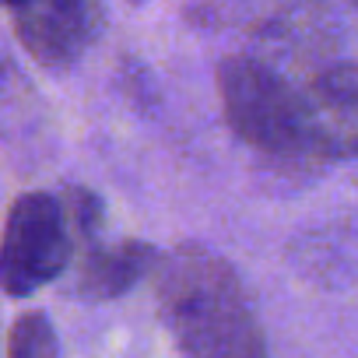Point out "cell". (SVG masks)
Returning a JSON list of instances; mask_svg holds the SVG:
<instances>
[{
  "label": "cell",
  "mask_w": 358,
  "mask_h": 358,
  "mask_svg": "<svg viewBox=\"0 0 358 358\" xmlns=\"http://www.w3.org/2000/svg\"><path fill=\"white\" fill-rule=\"evenodd\" d=\"M155 274L162 320L187 358H271L246 288L225 257L183 246L165 253Z\"/></svg>",
  "instance_id": "obj_1"
},
{
  "label": "cell",
  "mask_w": 358,
  "mask_h": 358,
  "mask_svg": "<svg viewBox=\"0 0 358 358\" xmlns=\"http://www.w3.org/2000/svg\"><path fill=\"white\" fill-rule=\"evenodd\" d=\"M218 99L225 123L239 141L267 155H302V88L260 60V57H225L218 64Z\"/></svg>",
  "instance_id": "obj_2"
},
{
  "label": "cell",
  "mask_w": 358,
  "mask_h": 358,
  "mask_svg": "<svg viewBox=\"0 0 358 358\" xmlns=\"http://www.w3.org/2000/svg\"><path fill=\"white\" fill-rule=\"evenodd\" d=\"M74 239L60 197L43 190L22 194L0 232V292L25 299L57 281L71 267Z\"/></svg>",
  "instance_id": "obj_3"
},
{
  "label": "cell",
  "mask_w": 358,
  "mask_h": 358,
  "mask_svg": "<svg viewBox=\"0 0 358 358\" xmlns=\"http://www.w3.org/2000/svg\"><path fill=\"white\" fill-rule=\"evenodd\" d=\"M306 151L358 158V64H330L302 88Z\"/></svg>",
  "instance_id": "obj_4"
},
{
  "label": "cell",
  "mask_w": 358,
  "mask_h": 358,
  "mask_svg": "<svg viewBox=\"0 0 358 358\" xmlns=\"http://www.w3.org/2000/svg\"><path fill=\"white\" fill-rule=\"evenodd\" d=\"M15 36L46 71H67L78 64L95 36L99 0H29L11 11Z\"/></svg>",
  "instance_id": "obj_5"
},
{
  "label": "cell",
  "mask_w": 358,
  "mask_h": 358,
  "mask_svg": "<svg viewBox=\"0 0 358 358\" xmlns=\"http://www.w3.org/2000/svg\"><path fill=\"white\" fill-rule=\"evenodd\" d=\"M162 264L158 250L141 239H120V243H88L85 260L78 267V292L85 299L106 302L127 295L137 281L155 274Z\"/></svg>",
  "instance_id": "obj_6"
},
{
  "label": "cell",
  "mask_w": 358,
  "mask_h": 358,
  "mask_svg": "<svg viewBox=\"0 0 358 358\" xmlns=\"http://www.w3.org/2000/svg\"><path fill=\"white\" fill-rule=\"evenodd\" d=\"M8 358H60V337L46 313H22L8 334Z\"/></svg>",
  "instance_id": "obj_7"
},
{
  "label": "cell",
  "mask_w": 358,
  "mask_h": 358,
  "mask_svg": "<svg viewBox=\"0 0 358 358\" xmlns=\"http://www.w3.org/2000/svg\"><path fill=\"white\" fill-rule=\"evenodd\" d=\"M25 4H29V0H0V8H8V11H18Z\"/></svg>",
  "instance_id": "obj_8"
},
{
  "label": "cell",
  "mask_w": 358,
  "mask_h": 358,
  "mask_svg": "<svg viewBox=\"0 0 358 358\" xmlns=\"http://www.w3.org/2000/svg\"><path fill=\"white\" fill-rule=\"evenodd\" d=\"M127 4H134V8H141V4H148V0H127Z\"/></svg>",
  "instance_id": "obj_9"
},
{
  "label": "cell",
  "mask_w": 358,
  "mask_h": 358,
  "mask_svg": "<svg viewBox=\"0 0 358 358\" xmlns=\"http://www.w3.org/2000/svg\"><path fill=\"white\" fill-rule=\"evenodd\" d=\"M351 4H355V8H358V0H351Z\"/></svg>",
  "instance_id": "obj_10"
}]
</instances>
